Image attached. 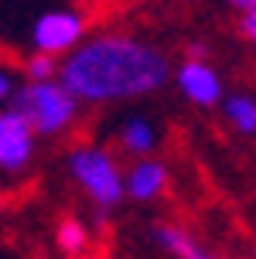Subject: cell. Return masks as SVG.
<instances>
[{
    "label": "cell",
    "mask_w": 256,
    "mask_h": 259,
    "mask_svg": "<svg viewBox=\"0 0 256 259\" xmlns=\"http://www.w3.org/2000/svg\"><path fill=\"white\" fill-rule=\"evenodd\" d=\"M174 82H178L181 96H185L188 103L202 106V109L218 106L226 99V96H222V78H218V72L205 62V58H192V55H188V62L178 65Z\"/></svg>",
    "instance_id": "8992f818"
},
{
    "label": "cell",
    "mask_w": 256,
    "mask_h": 259,
    "mask_svg": "<svg viewBox=\"0 0 256 259\" xmlns=\"http://www.w3.org/2000/svg\"><path fill=\"white\" fill-rule=\"evenodd\" d=\"M58 72H62V62L45 52H34L24 62V82H48V78H58Z\"/></svg>",
    "instance_id": "7c38bea8"
},
{
    "label": "cell",
    "mask_w": 256,
    "mask_h": 259,
    "mask_svg": "<svg viewBox=\"0 0 256 259\" xmlns=\"http://www.w3.org/2000/svg\"><path fill=\"white\" fill-rule=\"evenodd\" d=\"M192 259H218V256H208V252H195Z\"/></svg>",
    "instance_id": "2e32d148"
},
{
    "label": "cell",
    "mask_w": 256,
    "mask_h": 259,
    "mask_svg": "<svg viewBox=\"0 0 256 259\" xmlns=\"http://www.w3.org/2000/svg\"><path fill=\"white\" fill-rule=\"evenodd\" d=\"M79 103H123L151 96L171 78V65L154 45L130 34H92L62 58L58 72Z\"/></svg>",
    "instance_id": "6da1fadb"
},
{
    "label": "cell",
    "mask_w": 256,
    "mask_h": 259,
    "mask_svg": "<svg viewBox=\"0 0 256 259\" xmlns=\"http://www.w3.org/2000/svg\"><path fill=\"white\" fill-rule=\"evenodd\" d=\"M68 174L99 208H116L127 198V174H120L113 154L96 143H82L68 154Z\"/></svg>",
    "instance_id": "3957f363"
},
{
    "label": "cell",
    "mask_w": 256,
    "mask_h": 259,
    "mask_svg": "<svg viewBox=\"0 0 256 259\" xmlns=\"http://www.w3.org/2000/svg\"><path fill=\"white\" fill-rule=\"evenodd\" d=\"M167 188V167L154 157H133L127 170V198L133 201H154Z\"/></svg>",
    "instance_id": "52a82bcc"
},
{
    "label": "cell",
    "mask_w": 256,
    "mask_h": 259,
    "mask_svg": "<svg viewBox=\"0 0 256 259\" xmlns=\"http://www.w3.org/2000/svg\"><path fill=\"white\" fill-rule=\"evenodd\" d=\"M243 34L256 45V7H249V11H243Z\"/></svg>",
    "instance_id": "5bb4252c"
},
{
    "label": "cell",
    "mask_w": 256,
    "mask_h": 259,
    "mask_svg": "<svg viewBox=\"0 0 256 259\" xmlns=\"http://www.w3.org/2000/svg\"><path fill=\"white\" fill-rule=\"evenodd\" d=\"M154 242L164 249V252H171V256H178V259H192L198 249H195V239L181 225H157L154 229Z\"/></svg>",
    "instance_id": "8fae6325"
},
{
    "label": "cell",
    "mask_w": 256,
    "mask_h": 259,
    "mask_svg": "<svg viewBox=\"0 0 256 259\" xmlns=\"http://www.w3.org/2000/svg\"><path fill=\"white\" fill-rule=\"evenodd\" d=\"M120 147L130 157H151V150L157 147V130H154V123L143 119V116H130L120 126Z\"/></svg>",
    "instance_id": "ba28073f"
},
{
    "label": "cell",
    "mask_w": 256,
    "mask_h": 259,
    "mask_svg": "<svg viewBox=\"0 0 256 259\" xmlns=\"http://www.w3.org/2000/svg\"><path fill=\"white\" fill-rule=\"evenodd\" d=\"M82 41H86V17L79 11H68V7L41 14L31 27V45H34V52L45 55H68Z\"/></svg>",
    "instance_id": "277c9868"
},
{
    "label": "cell",
    "mask_w": 256,
    "mask_h": 259,
    "mask_svg": "<svg viewBox=\"0 0 256 259\" xmlns=\"http://www.w3.org/2000/svg\"><path fill=\"white\" fill-rule=\"evenodd\" d=\"M229 7H236V11H249V7H256V0H226Z\"/></svg>",
    "instance_id": "9a60e30c"
},
{
    "label": "cell",
    "mask_w": 256,
    "mask_h": 259,
    "mask_svg": "<svg viewBox=\"0 0 256 259\" xmlns=\"http://www.w3.org/2000/svg\"><path fill=\"white\" fill-rule=\"evenodd\" d=\"M89 4H99V0H89Z\"/></svg>",
    "instance_id": "e0dca14e"
},
{
    "label": "cell",
    "mask_w": 256,
    "mask_h": 259,
    "mask_svg": "<svg viewBox=\"0 0 256 259\" xmlns=\"http://www.w3.org/2000/svg\"><path fill=\"white\" fill-rule=\"evenodd\" d=\"M55 242L68 259H79L86 249H89V229L79 219H62L58 229H55Z\"/></svg>",
    "instance_id": "30bf717a"
},
{
    "label": "cell",
    "mask_w": 256,
    "mask_h": 259,
    "mask_svg": "<svg viewBox=\"0 0 256 259\" xmlns=\"http://www.w3.org/2000/svg\"><path fill=\"white\" fill-rule=\"evenodd\" d=\"M11 106H17L31 126L38 130V137H58L68 133L72 123L79 116V99L76 92L65 85L62 78H48V82H24L17 96L11 99Z\"/></svg>",
    "instance_id": "7a4b0ae2"
},
{
    "label": "cell",
    "mask_w": 256,
    "mask_h": 259,
    "mask_svg": "<svg viewBox=\"0 0 256 259\" xmlns=\"http://www.w3.org/2000/svg\"><path fill=\"white\" fill-rule=\"evenodd\" d=\"M34 137H38V130L31 126V119L17 106L0 113V167L7 174H17L31 164Z\"/></svg>",
    "instance_id": "5b68a950"
},
{
    "label": "cell",
    "mask_w": 256,
    "mask_h": 259,
    "mask_svg": "<svg viewBox=\"0 0 256 259\" xmlns=\"http://www.w3.org/2000/svg\"><path fill=\"white\" fill-rule=\"evenodd\" d=\"M17 89H21V85H17V78L4 68V72H0V99H14V96H17Z\"/></svg>",
    "instance_id": "4fadbf2b"
},
{
    "label": "cell",
    "mask_w": 256,
    "mask_h": 259,
    "mask_svg": "<svg viewBox=\"0 0 256 259\" xmlns=\"http://www.w3.org/2000/svg\"><path fill=\"white\" fill-rule=\"evenodd\" d=\"M222 116L236 133H256V99L246 96V92H236V96H226L222 99Z\"/></svg>",
    "instance_id": "9c48e42d"
}]
</instances>
